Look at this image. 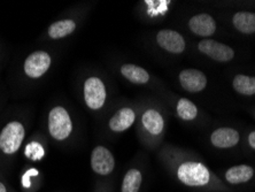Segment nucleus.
<instances>
[{
  "label": "nucleus",
  "mask_w": 255,
  "mask_h": 192,
  "mask_svg": "<svg viewBox=\"0 0 255 192\" xmlns=\"http://www.w3.org/2000/svg\"><path fill=\"white\" fill-rule=\"evenodd\" d=\"M157 157L171 178L182 186L205 192L229 190V186L202 159L186 150L166 144L161 146Z\"/></svg>",
  "instance_id": "1"
},
{
  "label": "nucleus",
  "mask_w": 255,
  "mask_h": 192,
  "mask_svg": "<svg viewBox=\"0 0 255 192\" xmlns=\"http://www.w3.org/2000/svg\"><path fill=\"white\" fill-rule=\"evenodd\" d=\"M167 130V113L156 101H148L140 106L137 120V135L148 150H157L162 145Z\"/></svg>",
  "instance_id": "2"
},
{
  "label": "nucleus",
  "mask_w": 255,
  "mask_h": 192,
  "mask_svg": "<svg viewBox=\"0 0 255 192\" xmlns=\"http://www.w3.org/2000/svg\"><path fill=\"white\" fill-rule=\"evenodd\" d=\"M27 136V127L21 120L7 121L0 129V161L8 164L23 145Z\"/></svg>",
  "instance_id": "3"
},
{
  "label": "nucleus",
  "mask_w": 255,
  "mask_h": 192,
  "mask_svg": "<svg viewBox=\"0 0 255 192\" xmlns=\"http://www.w3.org/2000/svg\"><path fill=\"white\" fill-rule=\"evenodd\" d=\"M47 134L54 142L65 143L74 133V121L70 112L63 105H54L48 111L46 121Z\"/></svg>",
  "instance_id": "4"
},
{
  "label": "nucleus",
  "mask_w": 255,
  "mask_h": 192,
  "mask_svg": "<svg viewBox=\"0 0 255 192\" xmlns=\"http://www.w3.org/2000/svg\"><path fill=\"white\" fill-rule=\"evenodd\" d=\"M82 98L89 111L98 113L106 107L108 100V88L104 78L98 75H90L82 86Z\"/></svg>",
  "instance_id": "5"
},
{
  "label": "nucleus",
  "mask_w": 255,
  "mask_h": 192,
  "mask_svg": "<svg viewBox=\"0 0 255 192\" xmlns=\"http://www.w3.org/2000/svg\"><path fill=\"white\" fill-rule=\"evenodd\" d=\"M53 56L45 50H36L24 59L22 71L28 80L37 81L44 77L51 69Z\"/></svg>",
  "instance_id": "6"
},
{
  "label": "nucleus",
  "mask_w": 255,
  "mask_h": 192,
  "mask_svg": "<svg viewBox=\"0 0 255 192\" xmlns=\"http://www.w3.org/2000/svg\"><path fill=\"white\" fill-rule=\"evenodd\" d=\"M90 167L99 180H110L116 168L113 152L104 145H97L90 156Z\"/></svg>",
  "instance_id": "7"
},
{
  "label": "nucleus",
  "mask_w": 255,
  "mask_h": 192,
  "mask_svg": "<svg viewBox=\"0 0 255 192\" xmlns=\"http://www.w3.org/2000/svg\"><path fill=\"white\" fill-rule=\"evenodd\" d=\"M140 106H131V105H126V106L120 107L111 119L108 120L107 127L108 130L113 134H122L125 131L129 130L134 123L137 122L138 116H139Z\"/></svg>",
  "instance_id": "8"
},
{
  "label": "nucleus",
  "mask_w": 255,
  "mask_h": 192,
  "mask_svg": "<svg viewBox=\"0 0 255 192\" xmlns=\"http://www.w3.org/2000/svg\"><path fill=\"white\" fill-rule=\"evenodd\" d=\"M198 50L200 53L208 56L213 61L221 63L232 61L236 56V52L231 46L211 38L199 41Z\"/></svg>",
  "instance_id": "9"
},
{
  "label": "nucleus",
  "mask_w": 255,
  "mask_h": 192,
  "mask_svg": "<svg viewBox=\"0 0 255 192\" xmlns=\"http://www.w3.org/2000/svg\"><path fill=\"white\" fill-rule=\"evenodd\" d=\"M155 43L161 50L172 55H179L186 50V40L174 29H161L155 35Z\"/></svg>",
  "instance_id": "10"
},
{
  "label": "nucleus",
  "mask_w": 255,
  "mask_h": 192,
  "mask_svg": "<svg viewBox=\"0 0 255 192\" xmlns=\"http://www.w3.org/2000/svg\"><path fill=\"white\" fill-rule=\"evenodd\" d=\"M178 82L182 89L189 93L202 92L208 85L206 74L197 68H185L179 71Z\"/></svg>",
  "instance_id": "11"
},
{
  "label": "nucleus",
  "mask_w": 255,
  "mask_h": 192,
  "mask_svg": "<svg viewBox=\"0 0 255 192\" xmlns=\"http://www.w3.org/2000/svg\"><path fill=\"white\" fill-rule=\"evenodd\" d=\"M209 143L217 150H230L241 143V134L231 127H220L209 135Z\"/></svg>",
  "instance_id": "12"
},
{
  "label": "nucleus",
  "mask_w": 255,
  "mask_h": 192,
  "mask_svg": "<svg viewBox=\"0 0 255 192\" xmlns=\"http://www.w3.org/2000/svg\"><path fill=\"white\" fill-rule=\"evenodd\" d=\"M255 178V168L250 165H236L223 172L221 180L229 187L243 186L251 182Z\"/></svg>",
  "instance_id": "13"
},
{
  "label": "nucleus",
  "mask_w": 255,
  "mask_h": 192,
  "mask_svg": "<svg viewBox=\"0 0 255 192\" xmlns=\"http://www.w3.org/2000/svg\"><path fill=\"white\" fill-rule=\"evenodd\" d=\"M170 104L174 108L175 115L183 122H196L201 118V111L192 100L187 98L171 95Z\"/></svg>",
  "instance_id": "14"
},
{
  "label": "nucleus",
  "mask_w": 255,
  "mask_h": 192,
  "mask_svg": "<svg viewBox=\"0 0 255 192\" xmlns=\"http://www.w3.org/2000/svg\"><path fill=\"white\" fill-rule=\"evenodd\" d=\"M187 25L191 32L204 39H208L211 36L215 35L217 30L215 18L208 13L194 14L187 22Z\"/></svg>",
  "instance_id": "15"
},
{
  "label": "nucleus",
  "mask_w": 255,
  "mask_h": 192,
  "mask_svg": "<svg viewBox=\"0 0 255 192\" xmlns=\"http://www.w3.org/2000/svg\"><path fill=\"white\" fill-rule=\"evenodd\" d=\"M78 28V21L75 17H62L53 21L46 29V38L51 40L65 39L75 33Z\"/></svg>",
  "instance_id": "16"
},
{
  "label": "nucleus",
  "mask_w": 255,
  "mask_h": 192,
  "mask_svg": "<svg viewBox=\"0 0 255 192\" xmlns=\"http://www.w3.org/2000/svg\"><path fill=\"white\" fill-rule=\"evenodd\" d=\"M119 71L125 80L134 85H148L153 81L148 70L136 63H123L119 67Z\"/></svg>",
  "instance_id": "17"
},
{
  "label": "nucleus",
  "mask_w": 255,
  "mask_h": 192,
  "mask_svg": "<svg viewBox=\"0 0 255 192\" xmlns=\"http://www.w3.org/2000/svg\"><path fill=\"white\" fill-rule=\"evenodd\" d=\"M43 174L39 168L27 165L21 172L20 187L22 192H37L43 186Z\"/></svg>",
  "instance_id": "18"
},
{
  "label": "nucleus",
  "mask_w": 255,
  "mask_h": 192,
  "mask_svg": "<svg viewBox=\"0 0 255 192\" xmlns=\"http://www.w3.org/2000/svg\"><path fill=\"white\" fill-rule=\"evenodd\" d=\"M145 171L139 166L130 167L123 176L120 192H140L144 186Z\"/></svg>",
  "instance_id": "19"
},
{
  "label": "nucleus",
  "mask_w": 255,
  "mask_h": 192,
  "mask_svg": "<svg viewBox=\"0 0 255 192\" xmlns=\"http://www.w3.org/2000/svg\"><path fill=\"white\" fill-rule=\"evenodd\" d=\"M232 25L243 35L255 33V13L241 10L232 15Z\"/></svg>",
  "instance_id": "20"
},
{
  "label": "nucleus",
  "mask_w": 255,
  "mask_h": 192,
  "mask_svg": "<svg viewBox=\"0 0 255 192\" xmlns=\"http://www.w3.org/2000/svg\"><path fill=\"white\" fill-rule=\"evenodd\" d=\"M232 89L238 95L255 96V76L245 74H237L232 80Z\"/></svg>",
  "instance_id": "21"
},
{
  "label": "nucleus",
  "mask_w": 255,
  "mask_h": 192,
  "mask_svg": "<svg viewBox=\"0 0 255 192\" xmlns=\"http://www.w3.org/2000/svg\"><path fill=\"white\" fill-rule=\"evenodd\" d=\"M45 146L43 145L42 142L39 141H30L27 146H25L24 156L27 157V159L31 161H39L45 157Z\"/></svg>",
  "instance_id": "22"
},
{
  "label": "nucleus",
  "mask_w": 255,
  "mask_h": 192,
  "mask_svg": "<svg viewBox=\"0 0 255 192\" xmlns=\"http://www.w3.org/2000/svg\"><path fill=\"white\" fill-rule=\"evenodd\" d=\"M93 192H114V183L110 180H98Z\"/></svg>",
  "instance_id": "23"
},
{
  "label": "nucleus",
  "mask_w": 255,
  "mask_h": 192,
  "mask_svg": "<svg viewBox=\"0 0 255 192\" xmlns=\"http://www.w3.org/2000/svg\"><path fill=\"white\" fill-rule=\"evenodd\" d=\"M0 192H12V188L8 186L1 174H0Z\"/></svg>",
  "instance_id": "24"
},
{
  "label": "nucleus",
  "mask_w": 255,
  "mask_h": 192,
  "mask_svg": "<svg viewBox=\"0 0 255 192\" xmlns=\"http://www.w3.org/2000/svg\"><path fill=\"white\" fill-rule=\"evenodd\" d=\"M247 144L252 150L255 151V130L251 131L249 134V136H247Z\"/></svg>",
  "instance_id": "25"
},
{
  "label": "nucleus",
  "mask_w": 255,
  "mask_h": 192,
  "mask_svg": "<svg viewBox=\"0 0 255 192\" xmlns=\"http://www.w3.org/2000/svg\"><path fill=\"white\" fill-rule=\"evenodd\" d=\"M220 192H229V191H220Z\"/></svg>",
  "instance_id": "26"
},
{
  "label": "nucleus",
  "mask_w": 255,
  "mask_h": 192,
  "mask_svg": "<svg viewBox=\"0 0 255 192\" xmlns=\"http://www.w3.org/2000/svg\"><path fill=\"white\" fill-rule=\"evenodd\" d=\"M12 192H16V191H15V190H13V189H12Z\"/></svg>",
  "instance_id": "27"
},
{
  "label": "nucleus",
  "mask_w": 255,
  "mask_h": 192,
  "mask_svg": "<svg viewBox=\"0 0 255 192\" xmlns=\"http://www.w3.org/2000/svg\"><path fill=\"white\" fill-rule=\"evenodd\" d=\"M254 115H255V112H254Z\"/></svg>",
  "instance_id": "28"
}]
</instances>
